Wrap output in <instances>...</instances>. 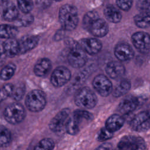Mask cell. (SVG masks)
Listing matches in <instances>:
<instances>
[{
	"instance_id": "obj_1",
	"label": "cell",
	"mask_w": 150,
	"mask_h": 150,
	"mask_svg": "<svg viewBox=\"0 0 150 150\" xmlns=\"http://www.w3.org/2000/svg\"><path fill=\"white\" fill-rule=\"evenodd\" d=\"M59 20L64 30L71 31L75 29L79 23L77 8L70 4L62 5L59 9Z\"/></svg>"
},
{
	"instance_id": "obj_2",
	"label": "cell",
	"mask_w": 150,
	"mask_h": 150,
	"mask_svg": "<svg viewBox=\"0 0 150 150\" xmlns=\"http://www.w3.org/2000/svg\"><path fill=\"white\" fill-rule=\"evenodd\" d=\"M74 103L79 107L91 109L97 103L96 94L88 87H83L78 89L74 96Z\"/></svg>"
},
{
	"instance_id": "obj_3",
	"label": "cell",
	"mask_w": 150,
	"mask_h": 150,
	"mask_svg": "<svg viewBox=\"0 0 150 150\" xmlns=\"http://www.w3.org/2000/svg\"><path fill=\"white\" fill-rule=\"evenodd\" d=\"M46 104V96L42 90H33L26 97L25 105L30 111L34 112L41 111L45 107Z\"/></svg>"
},
{
	"instance_id": "obj_4",
	"label": "cell",
	"mask_w": 150,
	"mask_h": 150,
	"mask_svg": "<svg viewBox=\"0 0 150 150\" xmlns=\"http://www.w3.org/2000/svg\"><path fill=\"white\" fill-rule=\"evenodd\" d=\"M5 120L9 124L16 125L21 122L26 116V111L23 106L18 103H13L8 105L4 111Z\"/></svg>"
},
{
	"instance_id": "obj_5",
	"label": "cell",
	"mask_w": 150,
	"mask_h": 150,
	"mask_svg": "<svg viewBox=\"0 0 150 150\" xmlns=\"http://www.w3.org/2000/svg\"><path fill=\"white\" fill-rule=\"evenodd\" d=\"M87 57L84 51L80 46L78 42H73L67 54V60L72 67L80 68L87 62Z\"/></svg>"
},
{
	"instance_id": "obj_6",
	"label": "cell",
	"mask_w": 150,
	"mask_h": 150,
	"mask_svg": "<svg viewBox=\"0 0 150 150\" xmlns=\"http://www.w3.org/2000/svg\"><path fill=\"white\" fill-rule=\"evenodd\" d=\"M116 150H146V146L142 137L126 135L120 140Z\"/></svg>"
},
{
	"instance_id": "obj_7",
	"label": "cell",
	"mask_w": 150,
	"mask_h": 150,
	"mask_svg": "<svg viewBox=\"0 0 150 150\" xmlns=\"http://www.w3.org/2000/svg\"><path fill=\"white\" fill-rule=\"evenodd\" d=\"M130 128L136 132H145L150 129V110L136 114L131 120Z\"/></svg>"
},
{
	"instance_id": "obj_8",
	"label": "cell",
	"mask_w": 150,
	"mask_h": 150,
	"mask_svg": "<svg viewBox=\"0 0 150 150\" xmlns=\"http://www.w3.org/2000/svg\"><path fill=\"white\" fill-rule=\"evenodd\" d=\"M93 86L95 90L102 97L108 96L112 91V84L110 79L104 74L97 75L93 80Z\"/></svg>"
},
{
	"instance_id": "obj_9",
	"label": "cell",
	"mask_w": 150,
	"mask_h": 150,
	"mask_svg": "<svg viewBox=\"0 0 150 150\" xmlns=\"http://www.w3.org/2000/svg\"><path fill=\"white\" fill-rule=\"evenodd\" d=\"M71 74L70 70L64 66H59L52 72L50 82L56 87H60L67 84L71 79Z\"/></svg>"
},
{
	"instance_id": "obj_10",
	"label": "cell",
	"mask_w": 150,
	"mask_h": 150,
	"mask_svg": "<svg viewBox=\"0 0 150 150\" xmlns=\"http://www.w3.org/2000/svg\"><path fill=\"white\" fill-rule=\"evenodd\" d=\"M132 43L135 48L142 54L147 53L150 50V35L139 31L134 33L131 37Z\"/></svg>"
},
{
	"instance_id": "obj_11",
	"label": "cell",
	"mask_w": 150,
	"mask_h": 150,
	"mask_svg": "<svg viewBox=\"0 0 150 150\" xmlns=\"http://www.w3.org/2000/svg\"><path fill=\"white\" fill-rule=\"evenodd\" d=\"M70 110L67 108H64L57 112L54 117L50 120L49 127L53 132H60L65 128L66 123L70 117Z\"/></svg>"
},
{
	"instance_id": "obj_12",
	"label": "cell",
	"mask_w": 150,
	"mask_h": 150,
	"mask_svg": "<svg viewBox=\"0 0 150 150\" xmlns=\"http://www.w3.org/2000/svg\"><path fill=\"white\" fill-rule=\"evenodd\" d=\"M78 43L84 52L90 55L98 54L102 49L101 42L96 38H83L79 41Z\"/></svg>"
},
{
	"instance_id": "obj_13",
	"label": "cell",
	"mask_w": 150,
	"mask_h": 150,
	"mask_svg": "<svg viewBox=\"0 0 150 150\" xmlns=\"http://www.w3.org/2000/svg\"><path fill=\"white\" fill-rule=\"evenodd\" d=\"M114 55L119 61L127 62L134 57V51L128 43L122 42L115 46Z\"/></svg>"
},
{
	"instance_id": "obj_14",
	"label": "cell",
	"mask_w": 150,
	"mask_h": 150,
	"mask_svg": "<svg viewBox=\"0 0 150 150\" xmlns=\"http://www.w3.org/2000/svg\"><path fill=\"white\" fill-rule=\"evenodd\" d=\"M87 30L95 37L102 38L108 33L109 28L106 21L98 17L90 25Z\"/></svg>"
},
{
	"instance_id": "obj_15",
	"label": "cell",
	"mask_w": 150,
	"mask_h": 150,
	"mask_svg": "<svg viewBox=\"0 0 150 150\" xmlns=\"http://www.w3.org/2000/svg\"><path fill=\"white\" fill-rule=\"evenodd\" d=\"M139 104L138 98L132 96H127L123 98L117 107V111L122 115H127L133 112Z\"/></svg>"
},
{
	"instance_id": "obj_16",
	"label": "cell",
	"mask_w": 150,
	"mask_h": 150,
	"mask_svg": "<svg viewBox=\"0 0 150 150\" xmlns=\"http://www.w3.org/2000/svg\"><path fill=\"white\" fill-rule=\"evenodd\" d=\"M39 40V38L37 36L26 35L22 37L18 41L19 54H25L35 48Z\"/></svg>"
},
{
	"instance_id": "obj_17",
	"label": "cell",
	"mask_w": 150,
	"mask_h": 150,
	"mask_svg": "<svg viewBox=\"0 0 150 150\" xmlns=\"http://www.w3.org/2000/svg\"><path fill=\"white\" fill-rule=\"evenodd\" d=\"M93 115L84 110H75L70 118L80 129L81 126L90 122L93 119Z\"/></svg>"
},
{
	"instance_id": "obj_18",
	"label": "cell",
	"mask_w": 150,
	"mask_h": 150,
	"mask_svg": "<svg viewBox=\"0 0 150 150\" xmlns=\"http://www.w3.org/2000/svg\"><path fill=\"white\" fill-rule=\"evenodd\" d=\"M105 71L110 78L117 79L124 74L125 69L124 65L120 62L112 61L107 64Z\"/></svg>"
},
{
	"instance_id": "obj_19",
	"label": "cell",
	"mask_w": 150,
	"mask_h": 150,
	"mask_svg": "<svg viewBox=\"0 0 150 150\" xmlns=\"http://www.w3.org/2000/svg\"><path fill=\"white\" fill-rule=\"evenodd\" d=\"M51 69V61L47 58H42L35 64L33 71L37 76L44 77L49 74Z\"/></svg>"
},
{
	"instance_id": "obj_20",
	"label": "cell",
	"mask_w": 150,
	"mask_h": 150,
	"mask_svg": "<svg viewBox=\"0 0 150 150\" xmlns=\"http://www.w3.org/2000/svg\"><path fill=\"white\" fill-rule=\"evenodd\" d=\"M125 122L124 117L118 114L110 116L105 121V127L110 132H114L122 128Z\"/></svg>"
},
{
	"instance_id": "obj_21",
	"label": "cell",
	"mask_w": 150,
	"mask_h": 150,
	"mask_svg": "<svg viewBox=\"0 0 150 150\" xmlns=\"http://www.w3.org/2000/svg\"><path fill=\"white\" fill-rule=\"evenodd\" d=\"M2 16L6 21H15L19 15L18 9L12 3L7 2L3 4Z\"/></svg>"
},
{
	"instance_id": "obj_22",
	"label": "cell",
	"mask_w": 150,
	"mask_h": 150,
	"mask_svg": "<svg viewBox=\"0 0 150 150\" xmlns=\"http://www.w3.org/2000/svg\"><path fill=\"white\" fill-rule=\"evenodd\" d=\"M2 45L4 53L7 57H13L19 54V43L14 38L6 40Z\"/></svg>"
},
{
	"instance_id": "obj_23",
	"label": "cell",
	"mask_w": 150,
	"mask_h": 150,
	"mask_svg": "<svg viewBox=\"0 0 150 150\" xmlns=\"http://www.w3.org/2000/svg\"><path fill=\"white\" fill-rule=\"evenodd\" d=\"M104 15L107 21L114 23L120 22L122 19V14L120 10L110 4L105 6Z\"/></svg>"
},
{
	"instance_id": "obj_24",
	"label": "cell",
	"mask_w": 150,
	"mask_h": 150,
	"mask_svg": "<svg viewBox=\"0 0 150 150\" xmlns=\"http://www.w3.org/2000/svg\"><path fill=\"white\" fill-rule=\"evenodd\" d=\"M134 21L137 26L141 29L150 26V11H141L134 17Z\"/></svg>"
},
{
	"instance_id": "obj_25",
	"label": "cell",
	"mask_w": 150,
	"mask_h": 150,
	"mask_svg": "<svg viewBox=\"0 0 150 150\" xmlns=\"http://www.w3.org/2000/svg\"><path fill=\"white\" fill-rule=\"evenodd\" d=\"M88 72L86 70H83L77 73L73 78L72 82L70 84V88L73 91H77L82 87V85L85 83L87 79Z\"/></svg>"
},
{
	"instance_id": "obj_26",
	"label": "cell",
	"mask_w": 150,
	"mask_h": 150,
	"mask_svg": "<svg viewBox=\"0 0 150 150\" xmlns=\"http://www.w3.org/2000/svg\"><path fill=\"white\" fill-rule=\"evenodd\" d=\"M131 87V82L128 79L122 80L112 91V94L115 97H121L127 94Z\"/></svg>"
},
{
	"instance_id": "obj_27",
	"label": "cell",
	"mask_w": 150,
	"mask_h": 150,
	"mask_svg": "<svg viewBox=\"0 0 150 150\" xmlns=\"http://www.w3.org/2000/svg\"><path fill=\"white\" fill-rule=\"evenodd\" d=\"M18 33L16 27L7 24L0 25V38L12 39L14 38Z\"/></svg>"
},
{
	"instance_id": "obj_28",
	"label": "cell",
	"mask_w": 150,
	"mask_h": 150,
	"mask_svg": "<svg viewBox=\"0 0 150 150\" xmlns=\"http://www.w3.org/2000/svg\"><path fill=\"white\" fill-rule=\"evenodd\" d=\"M15 70L16 66L12 63L5 65L0 71V79L4 81L11 79L14 75Z\"/></svg>"
},
{
	"instance_id": "obj_29",
	"label": "cell",
	"mask_w": 150,
	"mask_h": 150,
	"mask_svg": "<svg viewBox=\"0 0 150 150\" xmlns=\"http://www.w3.org/2000/svg\"><path fill=\"white\" fill-rule=\"evenodd\" d=\"M34 21L33 16L30 13H23L19 15L18 18L15 21V25L19 26H28L30 25Z\"/></svg>"
},
{
	"instance_id": "obj_30",
	"label": "cell",
	"mask_w": 150,
	"mask_h": 150,
	"mask_svg": "<svg viewBox=\"0 0 150 150\" xmlns=\"http://www.w3.org/2000/svg\"><path fill=\"white\" fill-rule=\"evenodd\" d=\"M25 93V87L23 83H18L13 86V90L11 97L15 101H20L22 99Z\"/></svg>"
},
{
	"instance_id": "obj_31",
	"label": "cell",
	"mask_w": 150,
	"mask_h": 150,
	"mask_svg": "<svg viewBox=\"0 0 150 150\" xmlns=\"http://www.w3.org/2000/svg\"><path fill=\"white\" fill-rule=\"evenodd\" d=\"M54 142L51 138H44L40 140L35 146L33 150H53Z\"/></svg>"
},
{
	"instance_id": "obj_32",
	"label": "cell",
	"mask_w": 150,
	"mask_h": 150,
	"mask_svg": "<svg viewBox=\"0 0 150 150\" xmlns=\"http://www.w3.org/2000/svg\"><path fill=\"white\" fill-rule=\"evenodd\" d=\"M11 139V134L9 130L4 125H0V147L7 145Z\"/></svg>"
},
{
	"instance_id": "obj_33",
	"label": "cell",
	"mask_w": 150,
	"mask_h": 150,
	"mask_svg": "<svg viewBox=\"0 0 150 150\" xmlns=\"http://www.w3.org/2000/svg\"><path fill=\"white\" fill-rule=\"evenodd\" d=\"M99 17L98 13L96 11H89L87 12L83 19V26L87 30L90 25L97 18Z\"/></svg>"
},
{
	"instance_id": "obj_34",
	"label": "cell",
	"mask_w": 150,
	"mask_h": 150,
	"mask_svg": "<svg viewBox=\"0 0 150 150\" xmlns=\"http://www.w3.org/2000/svg\"><path fill=\"white\" fill-rule=\"evenodd\" d=\"M19 9L23 13H28L33 8L32 0H17Z\"/></svg>"
},
{
	"instance_id": "obj_35",
	"label": "cell",
	"mask_w": 150,
	"mask_h": 150,
	"mask_svg": "<svg viewBox=\"0 0 150 150\" xmlns=\"http://www.w3.org/2000/svg\"><path fill=\"white\" fill-rule=\"evenodd\" d=\"M13 88V85L11 83L5 84L0 88V104L8 97H11Z\"/></svg>"
},
{
	"instance_id": "obj_36",
	"label": "cell",
	"mask_w": 150,
	"mask_h": 150,
	"mask_svg": "<svg viewBox=\"0 0 150 150\" xmlns=\"http://www.w3.org/2000/svg\"><path fill=\"white\" fill-rule=\"evenodd\" d=\"M113 136V132L108 131L105 127L101 128L97 135V139L98 141H107L111 138Z\"/></svg>"
},
{
	"instance_id": "obj_37",
	"label": "cell",
	"mask_w": 150,
	"mask_h": 150,
	"mask_svg": "<svg viewBox=\"0 0 150 150\" xmlns=\"http://www.w3.org/2000/svg\"><path fill=\"white\" fill-rule=\"evenodd\" d=\"M118 8L124 11H128L132 6L133 0H115Z\"/></svg>"
},
{
	"instance_id": "obj_38",
	"label": "cell",
	"mask_w": 150,
	"mask_h": 150,
	"mask_svg": "<svg viewBox=\"0 0 150 150\" xmlns=\"http://www.w3.org/2000/svg\"><path fill=\"white\" fill-rule=\"evenodd\" d=\"M52 2V0H35L36 5L41 8L45 9L50 6Z\"/></svg>"
},
{
	"instance_id": "obj_39",
	"label": "cell",
	"mask_w": 150,
	"mask_h": 150,
	"mask_svg": "<svg viewBox=\"0 0 150 150\" xmlns=\"http://www.w3.org/2000/svg\"><path fill=\"white\" fill-rule=\"evenodd\" d=\"M94 150H112V145L111 143L105 142L99 145Z\"/></svg>"
},
{
	"instance_id": "obj_40",
	"label": "cell",
	"mask_w": 150,
	"mask_h": 150,
	"mask_svg": "<svg viewBox=\"0 0 150 150\" xmlns=\"http://www.w3.org/2000/svg\"><path fill=\"white\" fill-rule=\"evenodd\" d=\"M141 11H150V0H144L141 5Z\"/></svg>"
},
{
	"instance_id": "obj_41",
	"label": "cell",
	"mask_w": 150,
	"mask_h": 150,
	"mask_svg": "<svg viewBox=\"0 0 150 150\" xmlns=\"http://www.w3.org/2000/svg\"><path fill=\"white\" fill-rule=\"evenodd\" d=\"M6 55L4 53L2 45H0V67L4 64L6 60Z\"/></svg>"
},
{
	"instance_id": "obj_42",
	"label": "cell",
	"mask_w": 150,
	"mask_h": 150,
	"mask_svg": "<svg viewBox=\"0 0 150 150\" xmlns=\"http://www.w3.org/2000/svg\"><path fill=\"white\" fill-rule=\"evenodd\" d=\"M52 1H56V2H60V1H63V0H52Z\"/></svg>"
}]
</instances>
